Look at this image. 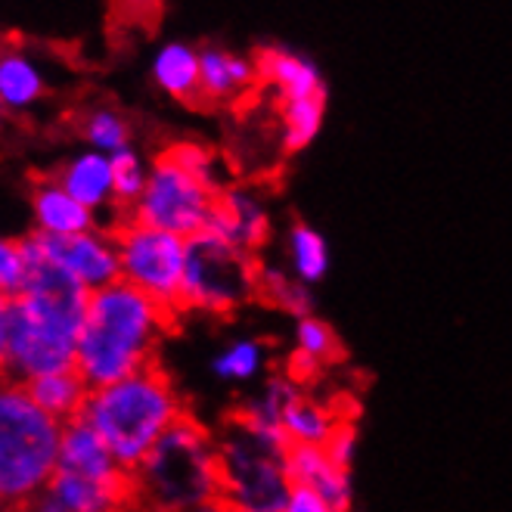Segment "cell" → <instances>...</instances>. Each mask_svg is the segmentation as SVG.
I'll return each mask as SVG.
<instances>
[{"label":"cell","mask_w":512,"mask_h":512,"mask_svg":"<svg viewBox=\"0 0 512 512\" xmlns=\"http://www.w3.org/2000/svg\"><path fill=\"white\" fill-rule=\"evenodd\" d=\"M215 438L221 503L230 512H286L295 494L286 438L255 432L230 413L221 419Z\"/></svg>","instance_id":"obj_5"},{"label":"cell","mask_w":512,"mask_h":512,"mask_svg":"<svg viewBox=\"0 0 512 512\" xmlns=\"http://www.w3.org/2000/svg\"><path fill=\"white\" fill-rule=\"evenodd\" d=\"M50 94L47 75L25 47H0V103L10 115H25Z\"/></svg>","instance_id":"obj_19"},{"label":"cell","mask_w":512,"mask_h":512,"mask_svg":"<svg viewBox=\"0 0 512 512\" xmlns=\"http://www.w3.org/2000/svg\"><path fill=\"white\" fill-rule=\"evenodd\" d=\"M78 134L87 143V149H94V153H103V156H118L134 146V128L128 122V115L109 103L90 106L81 115Z\"/></svg>","instance_id":"obj_26"},{"label":"cell","mask_w":512,"mask_h":512,"mask_svg":"<svg viewBox=\"0 0 512 512\" xmlns=\"http://www.w3.org/2000/svg\"><path fill=\"white\" fill-rule=\"evenodd\" d=\"M0 512H16V509H7V506H0Z\"/></svg>","instance_id":"obj_34"},{"label":"cell","mask_w":512,"mask_h":512,"mask_svg":"<svg viewBox=\"0 0 512 512\" xmlns=\"http://www.w3.org/2000/svg\"><path fill=\"white\" fill-rule=\"evenodd\" d=\"M174 320L177 314L122 280L109 289L90 292L75 370L94 391L156 367L159 348Z\"/></svg>","instance_id":"obj_1"},{"label":"cell","mask_w":512,"mask_h":512,"mask_svg":"<svg viewBox=\"0 0 512 512\" xmlns=\"http://www.w3.org/2000/svg\"><path fill=\"white\" fill-rule=\"evenodd\" d=\"M41 239L47 255L59 267H66L87 292L109 289L122 280V261H118L115 233L109 227H94L69 239H50V236Z\"/></svg>","instance_id":"obj_13"},{"label":"cell","mask_w":512,"mask_h":512,"mask_svg":"<svg viewBox=\"0 0 512 512\" xmlns=\"http://www.w3.org/2000/svg\"><path fill=\"white\" fill-rule=\"evenodd\" d=\"M63 423L13 379H0V506L22 512L56 475Z\"/></svg>","instance_id":"obj_4"},{"label":"cell","mask_w":512,"mask_h":512,"mask_svg":"<svg viewBox=\"0 0 512 512\" xmlns=\"http://www.w3.org/2000/svg\"><path fill=\"white\" fill-rule=\"evenodd\" d=\"M32 221L35 233L50 236V239H69L78 233H87L100 227L97 215L84 208L75 196L66 193V187L59 184L56 174H44L32 184Z\"/></svg>","instance_id":"obj_15"},{"label":"cell","mask_w":512,"mask_h":512,"mask_svg":"<svg viewBox=\"0 0 512 512\" xmlns=\"http://www.w3.org/2000/svg\"><path fill=\"white\" fill-rule=\"evenodd\" d=\"M261 90H267L274 109V134L283 156L308 149L323 125L329 106V87L317 59L289 44H264L255 50Z\"/></svg>","instance_id":"obj_6"},{"label":"cell","mask_w":512,"mask_h":512,"mask_svg":"<svg viewBox=\"0 0 512 512\" xmlns=\"http://www.w3.org/2000/svg\"><path fill=\"white\" fill-rule=\"evenodd\" d=\"M351 413L339 407V401H326L320 395H311L308 385L286 404L280 432L289 447H326L336 429L345 423Z\"/></svg>","instance_id":"obj_18"},{"label":"cell","mask_w":512,"mask_h":512,"mask_svg":"<svg viewBox=\"0 0 512 512\" xmlns=\"http://www.w3.org/2000/svg\"><path fill=\"white\" fill-rule=\"evenodd\" d=\"M134 512H190L221 500L215 429L184 413L131 472Z\"/></svg>","instance_id":"obj_2"},{"label":"cell","mask_w":512,"mask_h":512,"mask_svg":"<svg viewBox=\"0 0 512 512\" xmlns=\"http://www.w3.org/2000/svg\"><path fill=\"white\" fill-rule=\"evenodd\" d=\"M342 357H345V348H342V339L336 336V329L314 314L305 320H295L292 351L283 370L292 373L301 385H311L314 379H320V373L333 370Z\"/></svg>","instance_id":"obj_17"},{"label":"cell","mask_w":512,"mask_h":512,"mask_svg":"<svg viewBox=\"0 0 512 512\" xmlns=\"http://www.w3.org/2000/svg\"><path fill=\"white\" fill-rule=\"evenodd\" d=\"M280 264L308 289L320 286L329 274V267H333V255H329L326 236L305 221H292L283 233V261Z\"/></svg>","instance_id":"obj_21"},{"label":"cell","mask_w":512,"mask_h":512,"mask_svg":"<svg viewBox=\"0 0 512 512\" xmlns=\"http://www.w3.org/2000/svg\"><path fill=\"white\" fill-rule=\"evenodd\" d=\"M10 317H13V298L0 292V379H7V342H10Z\"/></svg>","instance_id":"obj_30"},{"label":"cell","mask_w":512,"mask_h":512,"mask_svg":"<svg viewBox=\"0 0 512 512\" xmlns=\"http://www.w3.org/2000/svg\"><path fill=\"white\" fill-rule=\"evenodd\" d=\"M75 354H78L75 336L28 317L13 305L10 342H7V379L28 385L50 373L75 370Z\"/></svg>","instance_id":"obj_10"},{"label":"cell","mask_w":512,"mask_h":512,"mask_svg":"<svg viewBox=\"0 0 512 512\" xmlns=\"http://www.w3.org/2000/svg\"><path fill=\"white\" fill-rule=\"evenodd\" d=\"M190 512H230L221 500H215V503H205V506H196V509H190Z\"/></svg>","instance_id":"obj_32"},{"label":"cell","mask_w":512,"mask_h":512,"mask_svg":"<svg viewBox=\"0 0 512 512\" xmlns=\"http://www.w3.org/2000/svg\"><path fill=\"white\" fill-rule=\"evenodd\" d=\"M56 180L66 187L69 196H75L84 208L97 215L100 227L115 230L125 221V215L115 205V177H112V156L81 149L66 165L56 171Z\"/></svg>","instance_id":"obj_14"},{"label":"cell","mask_w":512,"mask_h":512,"mask_svg":"<svg viewBox=\"0 0 512 512\" xmlns=\"http://www.w3.org/2000/svg\"><path fill=\"white\" fill-rule=\"evenodd\" d=\"M286 512H336V509L329 506V503H323L317 494L295 488V494H292V500H289Z\"/></svg>","instance_id":"obj_31"},{"label":"cell","mask_w":512,"mask_h":512,"mask_svg":"<svg viewBox=\"0 0 512 512\" xmlns=\"http://www.w3.org/2000/svg\"><path fill=\"white\" fill-rule=\"evenodd\" d=\"M7 118H10V112L4 109V103H0V131H4V128H7Z\"/></svg>","instance_id":"obj_33"},{"label":"cell","mask_w":512,"mask_h":512,"mask_svg":"<svg viewBox=\"0 0 512 512\" xmlns=\"http://www.w3.org/2000/svg\"><path fill=\"white\" fill-rule=\"evenodd\" d=\"M208 230L261 258L264 246L274 239V208H270L267 193L255 184L233 180L218 196L215 221Z\"/></svg>","instance_id":"obj_11"},{"label":"cell","mask_w":512,"mask_h":512,"mask_svg":"<svg viewBox=\"0 0 512 512\" xmlns=\"http://www.w3.org/2000/svg\"><path fill=\"white\" fill-rule=\"evenodd\" d=\"M25 277H28V258L22 239L0 236V292L16 298L25 286Z\"/></svg>","instance_id":"obj_28"},{"label":"cell","mask_w":512,"mask_h":512,"mask_svg":"<svg viewBox=\"0 0 512 512\" xmlns=\"http://www.w3.org/2000/svg\"><path fill=\"white\" fill-rule=\"evenodd\" d=\"M25 388H28V395H32V401L63 426H69V423H75V419L84 416V407H87V398H90V385L81 379L78 370H63V373L41 376L35 382H28Z\"/></svg>","instance_id":"obj_23"},{"label":"cell","mask_w":512,"mask_h":512,"mask_svg":"<svg viewBox=\"0 0 512 512\" xmlns=\"http://www.w3.org/2000/svg\"><path fill=\"white\" fill-rule=\"evenodd\" d=\"M184 413L190 410L177 385L156 364L115 385L94 388L81 419L106 441L118 466L134 472Z\"/></svg>","instance_id":"obj_3"},{"label":"cell","mask_w":512,"mask_h":512,"mask_svg":"<svg viewBox=\"0 0 512 512\" xmlns=\"http://www.w3.org/2000/svg\"><path fill=\"white\" fill-rule=\"evenodd\" d=\"M261 258L205 230L187 239L180 314L230 317L258 301Z\"/></svg>","instance_id":"obj_7"},{"label":"cell","mask_w":512,"mask_h":512,"mask_svg":"<svg viewBox=\"0 0 512 512\" xmlns=\"http://www.w3.org/2000/svg\"><path fill=\"white\" fill-rule=\"evenodd\" d=\"M112 177H115V205H118V212L128 218V212L140 202V196L146 190L149 159L131 146L125 153L112 156Z\"/></svg>","instance_id":"obj_27"},{"label":"cell","mask_w":512,"mask_h":512,"mask_svg":"<svg viewBox=\"0 0 512 512\" xmlns=\"http://www.w3.org/2000/svg\"><path fill=\"white\" fill-rule=\"evenodd\" d=\"M122 283L140 289L162 308L180 317V286H184L187 239L125 218L115 230Z\"/></svg>","instance_id":"obj_9"},{"label":"cell","mask_w":512,"mask_h":512,"mask_svg":"<svg viewBox=\"0 0 512 512\" xmlns=\"http://www.w3.org/2000/svg\"><path fill=\"white\" fill-rule=\"evenodd\" d=\"M261 90L255 53H236L230 47H199V106L239 109Z\"/></svg>","instance_id":"obj_12"},{"label":"cell","mask_w":512,"mask_h":512,"mask_svg":"<svg viewBox=\"0 0 512 512\" xmlns=\"http://www.w3.org/2000/svg\"><path fill=\"white\" fill-rule=\"evenodd\" d=\"M66 472H81V475H118L125 472L112 457L106 441L90 429L84 419L63 426V444H59V466Z\"/></svg>","instance_id":"obj_22"},{"label":"cell","mask_w":512,"mask_h":512,"mask_svg":"<svg viewBox=\"0 0 512 512\" xmlns=\"http://www.w3.org/2000/svg\"><path fill=\"white\" fill-rule=\"evenodd\" d=\"M149 75L165 97L199 106V47L187 41H165L153 53Z\"/></svg>","instance_id":"obj_20"},{"label":"cell","mask_w":512,"mask_h":512,"mask_svg":"<svg viewBox=\"0 0 512 512\" xmlns=\"http://www.w3.org/2000/svg\"><path fill=\"white\" fill-rule=\"evenodd\" d=\"M292 485L317 494L336 512H351L354 506V475L329 460L323 447H289Z\"/></svg>","instance_id":"obj_16"},{"label":"cell","mask_w":512,"mask_h":512,"mask_svg":"<svg viewBox=\"0 0 512 512\" xmlns=\"http://www.w3.org/2000/svg\"><path fill=\"white\" fill-rule=\"evenodd\" d=\"M224 190L212 187L184 162H177L168 146L149 159V180L140 202L128 212L131 221L193 239L205 233L215 221L218 196Z\"/></svg>","instance_id":"obj_8"},{"label":"cell","mask_w":512,"mask_h":512,"mask_svg":"<svg viewBox=\"0 0 512 512\" xmlns=\"http://www.w3.org/2000/svg\"><path fill=\"white\" fill-rule=\"evenodd\" d=\"M329 460L339 463L342 469L354 472V463H357V450H360V432H357V423H354V416H348L345 423L336 429V435L329 438V444L323 447Z\"/></svg>","instance_id":"obj_29"},{"label":"cell","mask_w":512,"mask_h":512,"mask_svg":"<svg viewBox=\"0 0 512 512\" xmlns=\"http://www.w3.org/2000/svg\"><path fill=\"white\" fill-rule=\"evenodd\" d=\"M212 373L227 385H252L264 382L274 367H270V348L258 336H239L230 339L212 357Z\"/></svg>","instance_id":"obj_24"},{"label":"cell","mask_w":512,"mask_h":512,"mask_svg":"<svg viewBox=\"0 0 512 512\" xmlns=\"http://www.w3.org/2000/svg\"><path fill=\"white\" fill-rule=\"evenodd\" d=\"M258 301L280 314H289L292 320H305L317 314L314 289L298 283L283 264L264 261V258H261V274H258Z\"/></svg>","instance_id":"obj_25"}]
</instances>
